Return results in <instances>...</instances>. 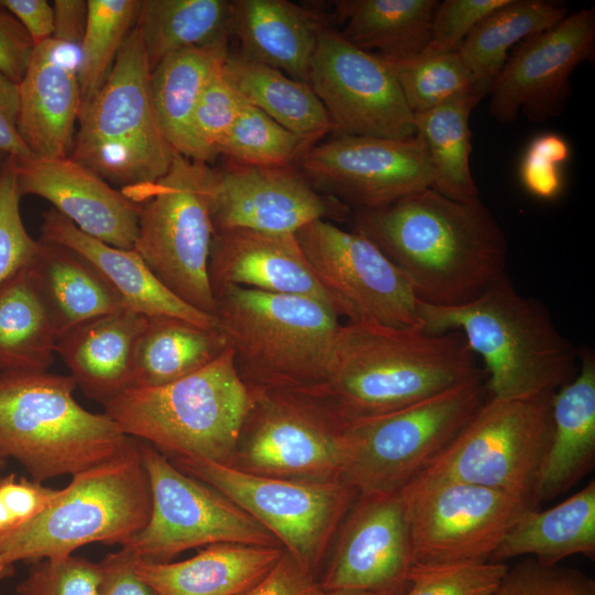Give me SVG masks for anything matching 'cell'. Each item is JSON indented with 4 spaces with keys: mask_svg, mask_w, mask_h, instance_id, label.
Returning <instances> with one entry per match:
<instances>
[{
    "mask_svg": "<svg viewBox=\"0 0 595 595\" xmlns=\"http://www.w3.org/2000/svg\"><path fill=\"white\" fill-rule=\"evenodd\" d=\"M354 231L399 268L425 304L462 305L506 273L505 232L479 198L457 201L429 187L355 209Z\"/></svg>",
    "mask_w": 595,
    "mask_h": 595,
    "instance_id": "cell-1",
    "label": "cell"
},
{
    "mask_svg": "<svg viewBox=\"0 0 595 595\" xmlns=\"http://www.w3.org/2000/svg\"><path fill=\"white\" fill-rule=\"evenodd\" d=\"M482 368L458 332L346 322L325 381L301 393L326 399V407L347 423L419 402Z\"/></svg>",
    "mask_w": 595,
    "mask_h": 595,
    "instance_id": "cell-2",
    "label": "cell"
},
{
    "mask_svg": "<svg viewBox=\"0 0 595 595\" xmlns=\"http://www.w3.org/2000/svg\"><path fill=\"white\" fill-rule=\"evenodd\" d=\"M421 327L461 333L483 360L491 397L527 399L556 391L577 372L580 353L556 328L547 306L522 295L504 273L457 306L420 302Z\"/></svg>",
    "mask_w": 595,
    "mask_h": 595,
    "instance_id": "cell-3",
    "label": "cell"
},
{
    "mask_svg": "<svg viewBox=\"0 0 595 595\" xmlns=\"http://www.w3.org/2000/svg\"><path fill=\"white\" fill-rule=\"evenodd\" d=\"M214 299L217 327L251 388L304 392L325 381L342 327L332 307L240 286L224 288Z\"/></svg>",
    "mask_w": 595,
    "mask_h": 595,
    "instance_id": "cell-4",
    "label": "cell"
},
{
    "mask_svg": "<svg viewBox=\"0 0 595 595\" xmlns=\"http://www.w3.org/2000/svg\"><path fill=\"white\" fill-rule=\"evenodd\" d=\"M256 391L229 347L204 368L173 382L129 388L104 405L123 434L167 457L234 465Z\"/></svg>",
    "mask_w": 595,
    "mask_h": 595,
    "instance_id": "cell-5",
    "label": "cell"
},
{
    "mask_svg": "<svg viewBox=\"0 0 595 595\" xmlns=\"http://www.w3.org/2000/svg\"><path fill=\"white\" fill-rule=\"evenodd\" d=\"M150 513L141 441L127 435L115 456L72 476L40 515L0 533V561L62 558L94 542L122 545Z\"/></svg>",
    "mask_w": 595,
    "mask_h": 595,
    "instance_id": "cell-6",
    "label": "cell"
},
{
    "mask_svg": "<svg viewBox=\"0 0 595 595\" xmlns=\"http://www.w3.org/2000/svg\"><path fill=\"white\" fill-rule=\"evenodd\" d=\"M76 387L72 376L47 371L0 374V456L19 462L35 482L95 467L125 443L111 418L77 403Z\"/></svg>",
    "mask_w": 595,
    "mask_h": 595,
    "instance_id": "cell-7",
    "label": "cell"
},
{
    "mask_svg": "<svg viewBox=\"0 0 595 595\" xmlns=\"http://www.w3.org/2000/svg\"><path fill=\"white\" fill-rule=\"evenodd\" d=\"M151 68L138 29L122 44L101 88L84 102L71 158L123 193L150 185L170 169L174 150L152 105Z\"/></svg>",
    "mask_w": 595,
    "mask_h": 595,
    "instance_id": "cell-8",
    "label": "cell"
},
{
    "mask_svg": "<svg viewBox=\"0 0 595 595\" xmlns=\"http://www.w3.org/2000/svg\"><path fill=\"white\" fill-rule=\"evenodd\" d=\"M484 368L408 407L347 422L343 479L359 495L401 490L488 398Z\"/></svg>",
    "mask_w": 595,
    "mask_h": 595,
    "instance_id": "cell-9",
    "label": "cell"
},
{
    "mask_svg": "<svg viewBox=\"0 0 595 595\" xmlns=\"http://www.w3.org/2000/svg\"><path fill=\"white\" fill-rule=\"evenodd\" d=\"M214 173L207 163L174 152L163 177L126 195L140 205L133 249L172 293L215 317L208 279Z\"/></svg>",
    "mask_w": 595,
    "mask_h": 595,
    "instance_id": "cell-10",
    "label": "cell"
},
{
    "mask_svg": "<svg viewBox=\"0 0 595 595\" xmlns=\"http://www.w3.org/2000/svg\"><path fill=\"white\" fill-rule=\"evenodd\" d=\"M552 394L527 399L488 396L418 475L497 489L533 507L534 485L552 433Z\"/></svg>",
    "mask_w": 595,
    "mask_h": 595,
    "instance_id": "cell-11",
    "label": "cell"
},
{
    "mask_svg": "<svg viewBox=\"0 0 595 595\" xmlns=\"http://www.w3.org/2000/svg\"><path fill=\"white\" fill-rule=\"evenodd\" d=\"M141 452L151 513L122 549L143 561L164 563L202 545H277V539L261 523L214 487L180 469L148 442L141 441Z\"/></svg>",
    "mask_w": 595,
    "mask_h": 595,
    "instance_id": "cell-12",
    "label": "cell"
},
{
    "mask_svg": "<svg viewBox=\"0 0 595 595\" xmlns=\"http://www.w3.org/2000/svg\"><path fill=\"white\" fill-rule=\"evenodd\" d=\"M172 463L221 493L313 572L356 494L344 479L293 480L192 457Z\"/></svg>",
    "mask_w": 595,
    "mask_h": 595,
    "instance_id": "cell-13",
    "label": "cell"
},
{
    "mask_svg": "<svg viewBox=\"0 0 595 595\" xmlns=\"http://www.w3.org/2000/svg\"><path fill=\"white\" fill-rule=\"evenodd\" d=\"M413 563L485 562L533 508L510 494L459 480L415 476L402 489Z\"/></svg>",
    "mask_w": 595,
    "mask_h": 595,
    "instance_id": "cell-14",
    "label": "cell"
},
{
    "mask_svg": "<svg viewBox=\"0 0 595 595\" xmlns=\"http://www.w3.org/2000/svg\"><path fill=\"white\" fill-rule=\"evenodd\" d=\"M253 389L255 404L236 452L238 468L293 480L343 479L346 423L299 393Z\"/></svg>",
    "mask_w": 595,
    "mask_h": 595,
    "instance_id": "cell-15",
    "label": "cell"
},
{
    "mask_svg": "<svg viewBox=\"0 0 595 595\" xmlns=\"http://www.w3.org/2000/svg\"><path fill=\"white\" fill-rule=\"evenodd\" d=\"M295 237L339 316L350 323L421 326L418 300L399 268L368 238L327 219Z\"/></svg>",
    "mask_w": 595,
    "mask_h": 595,
    "instance_id": "cell-16",
    "label": "cell"
},
{
    "mask_svg": "<svg viewBox=\"0 0 595 595\" xmlns=\"http://www.w3.org/2000/svg\"><path fill=\"white\" fill-rule=\"evenodd\" d=\"M309 84L322 101L337 136L408 139L415 136L413 113L385 61L323 28Z\"/></svg>",
    "mask_w": 595,
    "mask_h": 595,
    "instance_id": "cell-17",
    "label": "cell"
},
{
    "mask_svg": "<svg viewBox=\"0 0 595 595\" xmlns=\"http://www.w3.org/2000/svg\"><path fill=\"white\" fill-rule=\"evenodd\" d=\"M298 162L317 191L355 209L386 206L433 183L426 152L415 136H337L310 147Z\"/></svg>",
    "mask_w": 595,
    "mask_h": 595,
    "instance_id": "cell-18",
    "label": "cell"
},
{
    "mask_svg": "<svg viewBox=\"0 0 595 595\" xmlns=\"http://www.w3.org/2000/svg\"><path fill=\"white\" fill-rule=\"evenodd\" d=\"M594 54V8L526 37L509 53L488 94L491 117L500 123H512L520 113L532 122L559 117L571 95V74Z\"/></svg>",
    "mask_w": 595,
    "mask_h": 595,
    "instance_id": "cell-19",
    "label": "cell"
},
{
    "mask_svg": "<svg viewBox=\"0 0 595 595\" xmlns=\"http://www.w3.org/2000/svg\"><path fill=\"white\" fill-rule=\"evenodd\" d=\"M349 207L317 191L292 166L258 167L232 163L216 171L210 191L215 234L245 229L295 235L320 219H345Z\"/></svg>",
    "mask_w": 595,
    "mask_h": 595,
    "instance_id": "cell-20",
    "label": "cell"
},
{
    "mask_svg": "<svg viewBox=\"0 0 595 595\" xmlns=\"http://www.w3.org/2000/svg\"><path fill=\"white\" fill-rule=\"evenodd\" d=\"M413 565L401 490L360 495L343 526L321 585L324 592L365 591L402 595Z\"/></svg>",
    "mask_w": 595,
    "mask_h": 595,
    "instance_id": "cell-21",
    "label": "cell"
},
{
    "mask_svg": "<svg viewBox=\"0 0 595 595\" xmlns=\"http://www.w3.org/2000/svg\"><path fill=\"white\" fill-rule=\"evenodd\" d=\"M14 169L21 196H40L84 234L133 249L140 205L97 173L71 156H14Z\"/></svg>",
    "mask_w": 595,
    "mask_h": 595,
    "instance_id": "cell-22",
    "label": "cell"
},
{
    "mask_svg": "<svg viewBox=\"0 0 595 595\" xmlns=\"http://www.w3.org/2000/svg\"><path fill=\"white\" fill-rule=\"evenodd\" d=\"M18 85V131L32 155L69 156L83 106L79 46L55 37L36 45Z\"/></svg>",
    "mask_w": 595,
    "mask_h": 595,
    "instance_id": "cell-23",
    "label": "cell"
},
{
    "mask_svg": "<svg viewBox=\"0 0 595 595\" xmlns=\"http://www.w3.org/2000/svg\"><path fill=\"white\" fill-rule=\"evenodd\" d=\"M208 279L213 294L227 286L292 294L337 309L295 235L234 229L214 235ZM339 315V314H338Z\"/></svg>",
    "mask_w": 595,
    "mask_h": 595,
    "instance_id": "cell-24",
    "label": "cell"
},
{
    "mask_svg": "<svg viewBox=\"0 0 595 595\" xmlns=\"http://www.w3.org/2000/svg\"><path fill=\"white\" fill-rule=\"evenodd\" d=\"M41 239L68 247L90 262L123 306L145 316H173L204 327L216 318L183 302L151 271L134 249L105 244L80 231L54 208L43 214Z\"/></svg>",
    "mask_w": 595,
    "mask_h": 595,
    "instance_id": "cell-25",
    "label": "cell"
},
{
    "mask_svg": "<svg viewBox=\"0 0 595 595\" xmlns=\"http://www.w3.org/2000/svg\"><path fill=\"white\" fill-rule=\"evenodd\" d=\"M580 367L551 398L552 433L532 494V504L559 497L594 466L595 356L580 353Z\"/></svg>",
    "mask_w": 595,
    "mask_h": 595,
    "instance_id": "cell-26",
    "label": "cell"
},
{
    "mask_svg": "<svg viewBox=\"0 0 595 595\" xmlns=\"http://www.w3.org/2000/svg\"><path fill=\"white\" fill-rule=\"evenodd\" d=\"M147 316L121 309L63 334L55 353L85 394L102 405L132 387L137 344Z\"/></svg>",
    "mask_w": 595,
    "mask_h": 595,
    "instance_id": "cell-27",
    "label": "cell"
},
{
    "mask_svg": "<svg viewBox=\"0 0 595 595\" xmlns=\"http://www.w3.org/2000/svg\"><path fill=\"white\" fill-rule=\"evenodd\" d=\"M323 28L315 14L286 0L232 1L231 35L240 55L305 83Z\"/></svg>",
    "mask_w": 595,
    "mask_h": 595,
    "instance_id": "cell-28",
    "label": "cell"
},
{
    "mask_svg": "<svg viewBox=\"0 0 595 595\" xmlns=\"http://www.w3.org/2000/svg\"><path fill=\"white\" fill-rule=\"evenodd\" d=\"M283 550L277 545L216 543L180 562L136 561L158 595H239L266 576Z\"/></svg>",
    "mask_w": 595,
    "mask_h": 595,
    "instance_id": "cell-29",
    "label": "cell"
},
{
    "mask_svg": "<svg viewBox=\"0 0 595 595\" xmlns=\"http://www.w3.org/2000/svg\"><path fill=\"white\" fill-rule=\"evenodd\" d=\"M228 55V42L192 47L165 56L151 71L152 105L165 140L176 153L197 162L204 160L193 116L205 86Z\"/></svg>",
    "mask_w": 595,
    "mask_h": 595,
    "instance_id": "cell-30",
    "label": "cell"
},
{
    "mask_svg": "<svg viewBox=\"0 0 595 595\" xmlns=\"http://www.w3.org/2000/svg\"><path fill=\"white\" fill-rule=\"evenodd\" d=\"M595 554V483L547 510L530 508L510 528L490 561L528 555L553 566L572 555Z\"/></svg>",
    "mask_w": 595,
    "mask_h": 595,
    "instance_id": "cell-31",
    "label": "cell"
},
{
    "mask_svg": "<svg viewBox=\"0 0 595 595\" xmlns=\"http://www.w3.org/2000/svg\"><path fill=\"white\" fill-rule=\"evenodd\" d=\"M33 264L0 284V374L46 372L56 354L55 322Z\"/></svg>",
    "mask_w": 595,
    "mask_h": 595,
    "instance_id": "cell-32",
    "label": "cell"
},
{
    "mask_svg": "<svg viewBox=\"0 0 595 595\" xmlns=\"http://www.w3.org/2000/svg\"><path fill=\"white\" fill-rule=\"evenodd\" d=\"M40 240L41 250L33 267L58 338L87 321L126 309L83 256L68 247Z\"/></svg>",
    "mask_w": 595,
    "mask_h": 595,
    "instance_id": "cell-33",
    "label": "cell"
},
{
    "mask_svg": "<svg viewBox=\"0 0 595 595\" xmlns=\"http://www.w3.org/2000/svg\"><path fill=\"white\" fill-rule=\"evenodd\" d=\"M227 347L218 327L173 316H147L136 348L131 388L178 380L210 364Z\"/></svg>",
    "mask_w": 595,
    "mask_h": 595,
    "instance_id": "cell-34",
    "label": "cell"
},
{
    "mask_svg": "<svg viewBox=\"0 0 595 595\" xmlns=\"http://www.w3.org/2000/svg\"><path fill=\"white\" fill-rule=\"evenodd\" d=\"M567 14L566 7L555 1L508 0L483 19L457 50L474 90L483 97L488 95L509 50L526 37L554 26Z\"/></svg>",
    "mask_w": 595,
    "mask_h": 595,
    "instance_id": "cell-35",
    "label": "cell"
},
{
    "mask_svg": "<svg viewBox=\"0 0 595 595\" xmlns=\"http://www.w3.org/2000/svg\"><path fill=\"white\" fill-rule=\"evenodd\" d=\"M436 0H344L336 12L345 22L339 33L356 47L388 58L423 52L428 44Z\"/></svg>",
    "mask_w": 595,
    "mask_h": 595,
    "instance_id": "cell-36",
    "label": "cell"
},
{
    "mask_svg": "<svg viewBox=\"0 0 595 595\" xmlns=\"http://www.w3.org/2000/svg\"><path fill=\"white\" fill-rule=\"evenodd\" d=\"M224 71L248 104L293 133L314 142L333 131L328 113L309 83L240 54H229Z\"/></svg>",
    "mask_w": 595,
    "mask_h": 595,
    "instance_id": "cell-37",
    "label": "cell"
},
{
    "mask_svg": "<svg viewBox=\"0 0 595 595\" xmlns=\"http://www.w3.org/2000/svg\"><path fill=\"white\" fill-rule=\"evenodd\" d=\"M232 1L141 0L137 18L151 71L167 55L228 42Z\"/></svg>",
    "mask_w": 595,
    "mask_h": 595,
    "instance_id": "cell-38",
    "label": "cell"
},
{
    "mask_svg": "<svg viewBox=\"0 0 595 595\" xmlns=\"http://www.w3.org/2000/svg\"><path fill=\"white\" fill-rule=\"evenodd\" d=\"M482 99L477 93H467L413 115L415 137L422 143L432 170L431 188L453 199L479 198L469 164V117Z\"/></svg>",
    "mask_w": 595,
    "mask_h": 595,
    "instance_id": "cell-39",
    "label": "cell"
},
{
    "mask_svg": "<svg viewBox=\"0 0 595 595\" xmlns=\"http://www.w3.org/2000/svg\"><path fill=\"white\" fill-rule=\"evenodd\" d=\"M141 0H88L79 46L83 104L106 82L119 51L134 28Z\"/></svg>",
    "mask_w": 595,
    "mask_h": 595,
    "instance_id": "cell-40",
    "label": "cell"
},
{
    "mask_svg": "<svg viewBox=\"0 0 595 595\" xmlns=\"http://www.w3.org/2000/svg\"><path fill=\"white\" fill-rule=\"evenodd\" d=\"M313 143L246 101L217 153L235 164L286 167L298 162Z\"/></svg>",
    "mask_w": 595,
    "mask_h": 595,
    "instance_id": "cell-41",
    "label": "cell"
},
{
    "mask_svg": "<svg viewBox=\"0 0 595 595\" xmlns=\"http://www.w3.org/2000/svg\"><path fill=\"white\" fill-rule=\"evenodd\" d=\"M380 57L393 73L413 115L430 110L457 96L476 93L472 77L457 52L420 53L404 58Z\"/></svg>",
    "mask_w": 595,
    "mask_h": 595,
    "instance_id": "cell-42",
    "label": "cell"
},
{
    "mask_svg": "<svg viewBox=\"0 0 595 595\" xmlns=\"http://www.w3.org/2000/svg\"><path fill=\"white\" fill-rule=\"evenodd\" d=\"M508 569L493 561L413 563L402 595H493Z\"/></svg>",
    "mask_w": 595,
    "mask_h": 595,
    "instance_id": "cell-43",
    "label": "cell"
},
{
    "mask_svg": "<svg viewBox=\"0 0 595 595\" xmlns=\"http://www.w3.org/2000/svg\"><path fill=\"white\" fill-rule=\"evenodd\" d=\"M245 102L223 65L205 86L193 116L194 138L205 163L218 154V147Z\"/></svg>",
    "mask_w": 595,
    "mask_h": 595,
    "instance_id": "cell-44",
    "label": "cell"
},
{
    "mask_svg": "<svg viewBox=\"0 0 595 595\" xmlns=\"http://www.w3.org/2000/svg\"><path fill=\"white\" fill-rule=\"evenodd\" d=\"M14 156H9L0 175V284L18 270L33 264L41 240L26 231L20 213Z\"/></svg>",
    "mask_w": 595,
    "mask_h": 595,
    "instance_id": "cell-45",
    "label": "cell"
},
{
    "mask_svg": "<svg viewBox=\"0 0 595 595\" xmlns=\"http://www.w3.org/2000/svg\"><path fill=\"white\" fill-rule=\"evenodd\" d=\"M99 563L73 554L32 562L19 595H99Z\"/></svg>",
    "mask_w": 595,
    "mask_h": 595,
    "instance_id": "cell-46",
    "label": "cell"
},
{
    "mask_svg": "<svg viewBox=\"0 0 595 595\" xmlns=\"http://www.w3.org/2000/svg\"><path fill=\"white\" fill-rule=\"evenodd\" d=\"M570 156L571 147L564 137L552 132L536 136L520 161L521 185L538 199H556L564 186L562 166Z\"/></svg>",
    "mask_w": 595,
    "mask_h": 595,
    "instance_id": "cell-47",
    "label": "cell"
},
{
    "mask_svg": "<svg viewBox=\"0 0 595 595\" xmlns=\"http://www.w3.org/2000/svg\"><path fill=\"white\" fill-rule=\"evenodd\" d=\"M493 595H595V583L578 571L528 559L508 569Z\"/></svg>",
    "mask_w": 595,
    "mask_h": 595,
    "instance_id": "cell-48",
    "label": "cell"
},
{
    "mask_svg": "<svg viewBox=\"0 0 595 595\" xmlns=\"http://www.w3.org/2000/svg\"><path fill=\"white\" fill-rule=\"evenodd\" d=\"M508 0H444L434 12L424 54L455 53L472 30Z\"/></svg>",
    "mask_w": 595,
    "mask_h": 595,
    "instance_id": "cell-49",
    "label": "cell"
},
{
    "mask_svg": "<svg viewBox=\"0 0 595 595\" xmlns=\"http://www.w3.org/2000/svg\"><path fill=\"white\" fill-rule=\"evenodd\" d=\"M313 572L289 552L283 551L272 570L257 584L239 595H324Z\"/></svg>",
    "mask_w": 595,
    "mask_h": 595,
    "instance_id": "cell-50",
    "label": "cell"
},
{
    "mask_svg": "<svg viewBox=\"0 0 595 595\" xmlns=\"http://www.w3.org/2000/svg\"><path fill=\"white\" fill-rule=\"evenodd\" d=\"M60 490L25 477L17 478L15 474L0 478V500L15 526L40 515L58 496Z\"/></svg>",
    "mask_w": 595,
    "mask_h": 595,
    "instance_id": "cell-51",
    "label": "cell"
},
{
    "mask_svg": "<svg viewBox=\"0 0 595 595\" xmlns=\"http://www.w3.org/2000/svg\"><path fill=\"white\" fill-rule=\"evenodd\" d=\"M34 47L19 20L0 3V73L19 84Z\"/></svg>",
    "mask_w": 595,
    "mask_h": 595,
    "instance_id": "cell-52",
    "label": "cell"
},
{
    "mask_svg": "<svg viewBox=\"0 0 595 595\" xmlns=\"http://www.w3.org/2000/svg\"><path fill=\"white\" fill-rule=\"evenodd\" d=\"M137 556L120 549L108 553L100 562L99 595H158L136 571Z\"/></svg>",
    "mask_w": 595,
    "mask_h": 595,
    "instance_id": "cell-53",
    "label": "cell"
},
{
    "mask_svg": "<svg viewBox=\"0 0 595 595\" xmlns=\"http://www.w3.org/2000/svg\"><path fill=\"white\" fill-rule=\"evenodd\" d=\"M19 106V85L0 73V151L21 159L32 153L18 131Z\"/></svg>",
    "mask_w": 595,
    "mask_h": 595,
    "instance_id": "cell-54",
    "label": "cell"
},
{
    "mask_svg": "<svg viewBox=\"0 0 595 595\" xmlns=\"http://www.w3.org/2000/svg\"><path fill=\"white\" fill-rule=\"evenodd\" d=\"M22 24L34 45L53 37L54 9L46 0H0Z\"/></svg>",
    "mask_w": 595,
    "mask_h": 595,
    "instance_id": "cell-55",
    "label": "cell"
},
{
    "mask_svg": "<svg viewBox=\"0 0 595 595\" xmlns=\"http://www.w3.org/2000/svg\"><path fill=\"white\" fill-rule=\"evenodd\" d=\"M53 37L80 46L87 19V1L55 0Z\"/></svg>",
    "mask_w": 595,
    "mask_h": 595,
    "instance_id": "cell-56",
    "label": "cell"
},
{
    "mask_svg": "<svg viewBox=\"0 0 595 595\" xmlns=\"http://www.w3.org/2000/svg\"><path fill=\"white\" fill-rule=\"evenodd\" d=\"M15 527V522L0 500V533Z\"/></svg>",
    "mask_w": 595,
    "mask_h": 595,
    "instance_id": "cell-57",
    "label": "cell"
},
{
    "mask_svg": "<svg viewBox=\"0 0 595 595\" xmlns=\"http://www.w3.org/2000/svg\"><path fill=\"white\" fill-rule=\"evenodd\" d=\"M324 595H382V594L365 592V591H332V592H325Z\"/></svg>",
    "mask_w": 595,
    "mask_h": 595,
    "instance_id": "cell-58",
    "label": "cell"
},
{
    "mask_svg": "<svg viewBox=\"0 0 595 595\" xmlns=\"http://www.w3.org/2000/svg\"><path fill=\"white\" fill-rule=\"evenodd\" d=\"M14 573V564H8L0 561V581Z\"/></svg>",
    "mask_w": 595,
    "mask_h": 595,
    "instance_id": "cell-59",
    "label": "cell"
},
{
    "mask_svg": "<svg viewBox=\"0 0 595 595\" xmlns=\"http://www.w3.org/2000/svg\"><path fill=\"white\" fill-rule=\"evenodd\" d=\"M10 155L6 154L4 152L0 151V175H1V172L6 165V162L8 160Z\"/></svg>",
    "mask_w": 595,
    "mask_h": 595,
    "instance_id": "cell-60",
    "label": "cell"
},
{
    "mask_svg": "<svg viewBox=\"0 0 595 595\" xmlns=\"http://www.w3.org/2000/svg\"><path fill=\"white\" fill-rule=\"evenodd\" d=\"M3 462H4V458H2V457L0 456V466L3 464Z\"/></svg>",
    "mask_w": 595,
    "mask_h": 595,
    "instance_id": "cell-61",
    "label": "cell"
}]
</instances>
